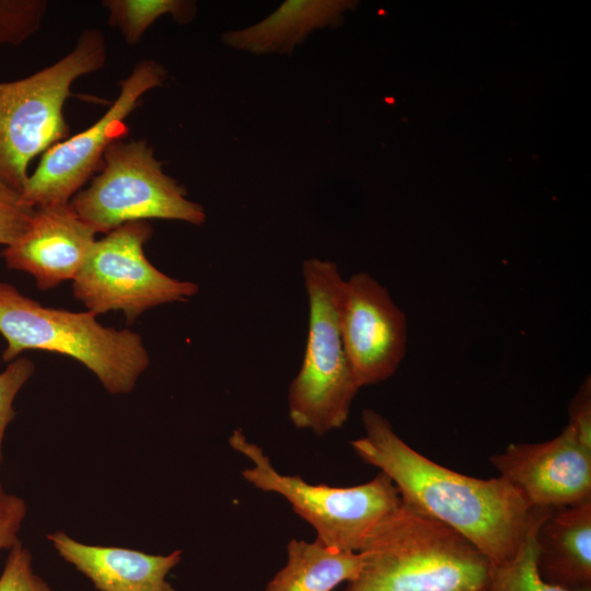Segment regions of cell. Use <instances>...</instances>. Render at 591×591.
<instances>
[{"mask_svg":"<svg viewBox=\"0 0 591 591\" xmlns=\"http://www.w3.org/2000/svg\"><path fill=\"white\" fill-rule=\"evenodd\" d=\"M362 424L364 434L350 442L352 449L391 478L404 505L451 526L493 564L515 554L533 508L508 480L471 477L427 459L373 409H363Z\"/></svg>","mask_w":591,"mask_h":591,"instance_id":"cell-1","label":"cell"},{"mask_svg":"<svg viewBox=\"0 0 591 591\" xmlns=\"http://www.w3.org/2000/svg\"><path fill=\"white\" fill-rule=\"evenodd\" d=\"M345 591H487L491 561L451 526L399 506L360 552Z\"/></svg>","mask_w":591,"mask_h":591,"instance_id":"cell-2","label":"cell"},{"mask_svg":"<svg viewBox=\"0 0 591 591\" xmlns=\"http://www.w3.org/2000/svg\"><path fill=\"white\" fill-rule=\"evenodd\" d=\"M0 334L7 340L3 361L33 349L61 354L84 364L111 394L131 392L150 361L139 334L105 327L90 311L43 306L2 281Z\"/></svg>","mask_w":591,"mask_h":591,"instance_id":"cell-3","label":"cell"},{"mask_svg":"<svg viewBox=\"0 0 591 591\" xmlns=\"http://www.w3.org/2000/svg\"><path fill=\"white\" fill-rule=\"evenodd\" d=\"M105 60L103 33L86 28L58 61L23 79L0 82V182L20 193L30 162L69 137L63 106L71 85L100 70Z\"/></svg>","mask_w":591,"mask_h":591,"instance_id":"cell-4","label":"cell"},{"mask_svg":"<svg viewBox=\"0 0 591 591\" xmlns=\"http://www.w3.org/2000/svg\"><path fill=\"white\" fill-rule=\"evenodd\" d=\"M309 333L301 368L291 382L288 412L296 428L323 436L347 420L359 391L340 329L345 279L337 265L316 257L302 264Z\"/></svg>","mask_w":591,"mask_h":591,"instance_id":"cell-5","label":"cell"},{"mask_svg":"<svg viewBox=\"0 0 591 591\" xmlns=\"http://www.w3.org/2000/svg\"><path fill=\"white\" fill-rule=\"evenodd\" d=\"M229 443L253 463L242 472L243 477L257 489L282 496L327 547L360 553L376 528L402 505L397 488L382 472L351 487L314 485L279 473L241 430L233 431Z\"/></svg>","mask_w":591,"mask_h":591,"instance_id":"cell-6","label":"cell"},{"mask_svg":"<svg viewBox=\"0 0 591 591\" xmlns=\"http://www.w3.org/2000/svg\"><path fill=\"white\" fill-rule=\"evenodd\" d=\"M162 166L146 139H117L106 149L100 173L69 204L95 233L148 219L202 224L201 205L189 200Z\"/></svg>","mask_w":591,"mask_h":591,"instance_id":"cell-7","label":"cell"},{"mask_svg":"<svg viewBox=\"0 0 591 591\" xmlns=\"http://www.w3.org/2000/svg\"><path fill=\"white\" fill-rule=\"evenodd\" d=\"M152 234L147 221H134L95 241L72 279L73 296L88 311H121L132 323L151 308L186 302L197 293V283L170 277L148 260L143 247Z\"/></svg>","mask_w":591,"mask_h":591,"instance_id":"cell-8","label":"cell"},{"mask_svg":"<svg viewBox=\"0 0 591 591\" xmlns=\"http://www.w3.org/2000/svg\"><path fill=\"white\" fill-rule=\"evenodd\" d=\"M165 68L152 59L135 65L119 82V94L108 109L88 129L54 144L28 174L21 192L24 205L38 208L68 204L100 171L108 146L127 134L125 119L148 91L163 84Z\"/></svg>","mask_w":591,"mask_h":591,"instance_id":"cell-9","label":"cell"},{"mask_svg":"<svg viewBox=\"0 0 591 591\" xmlns=\"http://www.w3.org/2000/svg\"><path fill=\"white\" fill-rule=\"evenodd\" d=\"M340 329L360 389L383 382L396 372L406 351V316L371 275L358 273L345 279Z\"/></svg>","mask_w":591,"mask_h":591,"instance_id":"cell-10","label":"cell"},{"mask_svg":"<svg viewBox=\"0 0 591 591\" xmlns=\"http://www.w3.org/2000/svg\"><path fill=\"white\" fill-rule=\"evenodd\" d=\"M490 462L531 508L556 509L591 499V447L568 425L549 441L509 444Z\"/></svg>","mask_w":591,"mask_h":591,"instance_id":"cell-11","label":"cell"},{"mask_svg":"<svg viewBox=\"0 0 591 591\" xmlns=\"http://www.w3.org/2000/svg\"><path fill=\"white\" fill-rule=\"evenodd\" d=\"M95 234L69 202L38 207L2 256L8 268L30 274L40 290H48L76 277L96 241Z\"/></svg>","mask_w":591,"mask_h":591,"instance_id":"cell-12","label":"cell"},{"mask_svg":"<svg viewBox=\"0 0 591 591\" xmlns=\"http://www.w3.org/2000/svg\"><path fill=\"white\" fill-rule=\"evenodd\" d=\"M47 538L59 556L99 591H175L165 578L179 564V549L151 555L124 547L88 545L62 531L50 533Z\"/></svg>","mask_w":591,"mask_h":591,"instance_id":"cell-13","label":"cell"},{"mask_svg":"<svg viewBox=\"0 0 591 591\" xmlns=\"http://www.w3.org/2000/svg\"><path fill=\"white\" fill-rule=\"evenodd\" d=\"M536 565L547 583L591 589V499L552 509L536 532Z\"/></svg>","mask_w":591,"mask_h":591,"instance_id":"cell-14","label":"cell"},{"mask_svg":"<svg viewBox=\"0 0 591 591\" xmlns=\"http://www.w3.org/2000/svg\"><path fill=\"white\" fill-rule=\"evenodd\" d=\"M356 4L349 0H287L264 20L225 32L222 40L253 54H286L313 31L338 24L343 13Z\"/></svg>","mask_w":591,"mask_h":591,"instance_id":"cell-15","label":"cell"},{"mask_svg":"<svg viewBox=\"0 0 591 591\" xmlns=\"http://www.w3.org/2000/svg\"><path fill=\"white\" fill-rule=\"evenodd\" d=\"M362 565L361 553L331 548L318 540H291L287 564L265 591H332L344 581H352Z\"/></svg>","mask_w":591,"mask_h":591,"instance_id":"cell-16","label":"cell"},{"mask_svg":"<svg viewBox=\"0 0 591 591\" xmlns=\"http://www.w3.org/2000/svg\"><path fill=\"white\" fill-rule=\"evenodd\" d=\"M551 510L533 508L530 524L515 554L506 561L491 563L487 591H571L547 583L537 570L536 532Z\"/></svg>","mask_w":591,"mask_h":591,"instance_id":"cell-17","label":"cell"},{"mask_svg":"<svg viewBox=\"0 0 591 591\" xmlns=\"http://www.w3.org/2000/svg\"><path fill=\"white\" fill-rule=\"evenodd\" d=\"M108 24L118 28L126 43L137 44L161 16L171 15L178 23H189L197 13L187 0H106Z\"/></svg>","mask_w":591,"mask_h":591,"instance_id":"cell-18","label":"cell"},{"mask_svg":"<svg viewBox=\"0 0 591 591\" xmlns=\"http://www.w3.org/2000/svg\"><path fill=\"white\" fill-rule=\"evenodd\" d=\"M45 0H0V46L20 45L40 27Z\"/></svg>","mask_w":591,"mask_h":591,"instance_id":"cell-19","label":"cell"},{"mask_svg":"<svg viewBox=\"0 0 591 591\" xmlns=\"http://www.w3.org/2000/svg\"><path fill=\"white\" fill-rule=\"evenodd\" d=\"M32 564L30 549L20 541L9 551L0 576V591H51L46 581L34 572Z\"/></svg>","mask_w":591,"mask_h":591,"instance_id":"cell-20","label":"cell"},{"mask_svg":"<svg viewBox=\"0 0 591 591\" xmlns=\"http://www.w3.org/2000/svg\"><path fill=\"white\" fill-rule=\"evenodd\" d=\"M34 371L35 364L32 360L18 357L0 372V465L3 462L2 443L5 429L15 416L14 398Z\"/></svg>","mask_w":591,"mask_h":591,"instance_id":"cell-21","label":"cell"},{"mask_svg":"<svg viewBox=\"0 0 591 591\" xmlns=\"http://www.w3.org/2000/svg\"><path fill=\"white\" fill-rule=\"evenodd\" d=\"M34 208L24 205L20 193L0 182V244L9 246L26 229Z\"/></svg>","mask_w":591,"mask_h":591,"instance_id":"cell-22","label":"cell"},{"mask_svg":"<svg viewBox=\"0 0 591 591\" xmlns=\"http://www.w3.org/2000/svg\"><path fill=\"white\" fill-rule=\"evenodd\" d=\"M25 514V501L7 493L0 482V551H10L20 542L19 532Z\"/></svg>","mask_w":591,"mask_h":591,"instance_id":"cell-23","label":"cell"},{"mask_svg":"<svg viewBox=\"0 0 591 591\" xmlns=\"http://www.w3.org/2000/svg\"><path fill=\"white\" fill-rule=\"evenodd\" d=\"M568 413V426L582 443L591 447V383L589 376L572 398Z\"/></svg>","mask_w":591,"mask_h":591,"instance_id":"cell-24","label":"cell"}]
</instances>
